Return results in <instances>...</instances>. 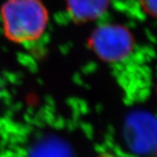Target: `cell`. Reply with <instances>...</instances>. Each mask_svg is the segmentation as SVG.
I'll return each mask as SVG.
<instances>
[{
    "mask_svg": "<svg viewBox=\"0 0 157 157\" xmlns=\"http://www.w3.org/2000/svg\"><path fill=\"white\" fill-rule=\"evenodd\" d=\"M0 17L6 37L17 44L38 40L49 22V13L41 0H6Z\"/></svg>",
    "mask_w": 157,
    "mask_h": 157,
    "instance_id": "1",
    "label": "cell"
},
{
    "mask_svg": "<svg viewBox=\"0 0 157 157\" xmlns=\"http://www.w3.org/2000/svg\"><path fill=\"white\" fill-rule=\"evenodd\" d=\"M134 35L127 27L118 24H104L90 33L89 49L102 61L114 64L124 60L135 47Z\"/></svg>",
    "mask_w": 157,
    "mask_h": 157,
    "instance_id": "2",
    "label": "cell"
},
{
    "mask_svg": "<svg viewBox=\"0 0 157 157\" xmlns=\"http://www.w3.org/2000/svg\"><path fill=\"white\" fill-rule=\"evenodd\" d=\"M123 135L133 153L153 154L157 147V118L145 111L132 113L125 121Z\"/></svg>",
    "mask_w": 157,
    "mask_h": 157,
    "instance_id": "3",
    "label": "cell"
},
{
    "mask_svg": "<svg viewBox=\"0 0 157 157\" xmlns=\"http://www.w3.org/2000/svg\"><path fill=\"white\" fill-rule=\"evenodd\" d=\"M69 16L76 23L92 22L108 9L110 0H65Z\"/></svg>",
    "mask_w": 157,
    "mask_h": 157,
    "instance_id": "4",
    "label": "cell"
},
{
    "mask_svg": "<svg viewBox=\"0 0 157 157\" xmlns=\"http://www.w3.org/2000/svg\"><path fill=\"white\" fill-rule=\"evenodd\" d=\"M30 157H73L67 144L56 137H47L33 147Z\"/></svg>",
    "mask_w": 157,
    "mask_h": 157,
    "instance_id": "5",
    "label": "cell"
},
{
    "mask_svg": "<svg viewBox=\"0 0 157 157\" xmlns=\"http://www.w3.org/2000/svg\"><path fill=\"white\" fill-rule=\"evenodd\" d=\"M139 2L147 14L157 17V0H139Z\"/></svg>",
    "mask_w": 157,
    "mask_h": 157,
    "instance_id": "6",
    "label": "cell"
},
{
    "mask_svg": "<svg viewBox=\"0 0 157 157\" xmlns=\"http://www.w3.org/2000/svg\"><path fill=\"white\" fill-rule=\"evenodd\" d=\"M153 154H154V156L157 157V147H156V148L155 149V151H154V153H153Z\"/></svg>",
    "mask_w": 157,
    "mask_h": 157,
    "instance_id": "7",
    "label": "cell"
}]
</instances>
